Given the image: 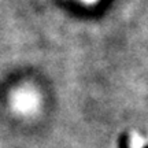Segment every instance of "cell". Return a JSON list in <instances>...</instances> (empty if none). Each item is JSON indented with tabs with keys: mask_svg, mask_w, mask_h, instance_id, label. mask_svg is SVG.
Returning <instances> with one entry per match:
<instances>
[{
	"mask_svg": "<svg viewBox=\"0 0 148 148\" xmlns=\"http://www.w3.org/2000/svg\"><path fill=\"white\" fill-rule=\"evenodd\" d=\"M84 1H88V3H92V1H95V0H84Z\"/></svg>",
	"mask_w": 148,
	"mask_h": 148,
	"instance_id": "cell-1",
	"label": "cell"
}]
</instances>
